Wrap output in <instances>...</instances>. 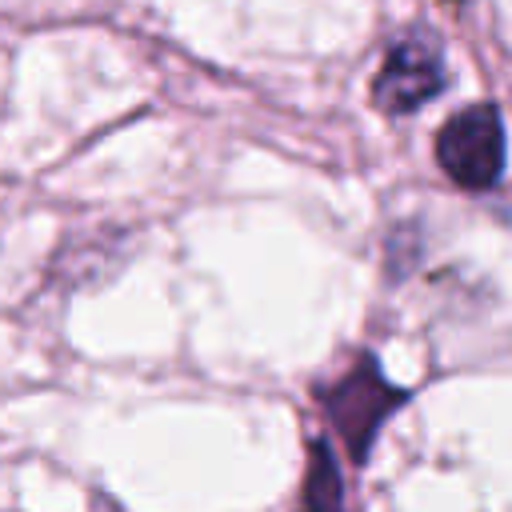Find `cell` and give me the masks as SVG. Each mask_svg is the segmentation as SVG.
I'll use <instances>...</instances> for the list:
<instances>
[{"instance_id":"obj_1","label":"cell","mask_w":512,"mask_h":512,"mask_svg":"<svg viewBox=\"0 0 512 512\" xmlns=\"http://www.w3.org/2000/svg\"><path fill=\"white\" fill-rule=\"evenodd\" d=\"M404 400H408V392L396 388V384H388L384 372H380V364L372 356H360L344 376H336L320 392V404H324V412H328L340 444L348 448V456L356 464L368 460L380 424L396 408H404Z\"/></svg>"},{"instance_id":"obj_2","label":"cell","mask_w":512,"mask_h":512,"mask_svg":"<svg viewBox=\"0 0 512 512\" xmlns=\"http://www.w3.org/2000/svg\"><path fill=\"white\" fill-rule=\"evenodd\" d=\"M436 164L468 192H484L504 172V120L496 104H472L444 120Z\"/></svg>"},{"instance_id":"obj_3","label":"cell","mask_w":512,"mask_h":512,"mask_svg":"<svg viewBox=\"0 0 512 512\" xmlns=\"http://www.w3.org/2000/svg\"><path fill=\"white\" fill-rule=\"evenodd\" d=\"M444 88H448V68L440 40L424 28H412L388 48L372 84V104L388 116H408Z\"/></svg>"},{"instance_id":"obj_4","label":"cell","mask_w":512,"mask_h":512,"mask_svg":"<svg viewBox=\"0 0 512 512\" xmlns=\"http://www.w3.org/2000/svg\"><path fill=\"white\" fill-rule=\"evenodd\" d=\"M304 512H344V484L324 440H312V460L304 476Z\"/></svg>"}]
</instances>
